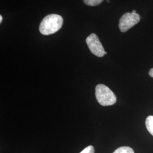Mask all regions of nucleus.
<instances>
[{
  "label": "nucleus",
  "instance_id": "f257e3e1",
  "mask_svg": "<svg viewBox=\"0 0 153 153\" xmlns=\"http://www.w3.org/2000/svg\"><path fill=\"white\" fill-rule=\"evenodd\" d=\"M64 22L62 16L51 14L45 16L39 26V31L44 35H49L57 32L62 27Z\"/></svg>",
  "mask_w": 153,
  "mask_h": 153
},
{
  "label": "nucleus",
  "instance_id": "f03ea898",
  "mask_svg": "<svg viewBox=\"0 0 153 153\" xmlns=\"http://www.w3.org/2000/svg\"><path fill=\"white\" fill-rule=\"evenodd\" d=\"M95 97L99 103L103 106L114 105L117 100L115 94L103 84H99L96 86Z\"/></svg>",
  "mask_w": 153,
  "mask_h": 153
},
{
  "label": "nucleus",
  "instance_id": "7ed1b4c3",
  "mask_svg": "<svg viewBox=\"0 0 153 153\" xmlns=\"http://www.w3.org/2000/svg\"><path fill=\"white\" fill-rule=\"evenodd\" d=\"M140 21V16L138 13H126L119 20V27L122 33H126L136 25Z\"/></svg>",
  "mask_w": 153,
  "mask_h": 153
},
{
  "label": "nucleus",
  "instance_id": "20e7f679",
  "mask_svg": "<svg viewBox=\"0 0 153 153\" xmlns=\"http://www.w3.org/2000/svg\"><path fill=\"white\" fill-rule=\"evenodd\" d=\"M86 42L93 55L98 57H102L107 54L99 39L98 36L95 33H91L86 39Z\"/></svg>",
  "mask_w": 153,
  "mask_h": 153
},
{
  "label": "nucleus",
  "instance_id": "39448f33",
  "mask_svg": "<svg viewBox=\"0 0 153 153\" xmlns=\"http://www.w3.org/2000/svg\"><path fill=\"white\" fill-rule=\"evenodd\" d=\"M145 124L148 131L153 136V116H149L146 119Z\"/></svg>",
  "mask_w": 153,
  "mask_h": 153
},
{
  "label": "nucleus",
  "instance_id": "423d86ee",
  "mask_svg": "<svg viewBox=\"0 0 153 153\" xmlns=\"http://www.w3.org/2000/svg\"><path fill=\"white\" fill-rule=\"evenodd\" d=\"M113 153H134V150L128 146H122L117 149Z\"/></svg>",
  "mask_w": 153,
  "mask_h": 153
},
{
  "label": "nucleus",
  "instance_id": "0eeeda50",
  "mask_svg": "<svg viewBox=\"0 0 153 153\" xmlns=\"http://www.w3.org/2000/svg\"><path fill=\"white\" fill-rule=\"evenodd\" d=\"M83 2L88 6H95L100 4L103 0H83Z\"/></svg>",
  "mask_w": 153,
  "mask_h": 153
},
{
  "label": "nucleus",
  "instance_id": "6e6552de",
  "mask_svg": "<svg viewBox=\"0 0 153 153\" xmlns=\"http://www.w3.org/2000/svg\"><path fill=\"white\" fill-rule=\"evenodd\" d=\"M95 150L93 146H88V147L84 149L80 153H94Z\"/></svg>",
  "mask_w": 153,
  "mask_h": 153
},
{
  "label": "nucleus",
  "instance_id": "1a4fd4ad",
  "mask_svg": "<svg viewBox=\"0 0 153 153\" xmlns=\"http://www.w3.org/2000/svg\"><path fill=\"white\" fill-rule=\"evenodd\" d=\"M149 74L150 76L153 78V68L150 70V71L149 72Z\"/></svg>",
  "mask_w": 153,
  "mask_h": 153
},
{
  "label": "nucleus",
  "instance_id": "9d476101",
  "mask_svg": "<svg viewBox=\"0 0 153 153\" xmlns=\"http://www.w3.org/2000/svg\"><path fill=\"white\" fill-rule=\"evenodd\" d=\"M2 19H3V18H2V16L1 15L0 16V23H2Z\"/></svg>",
  "mask_w": 153,
  "mask_h": 153
},
{
  "label": "nucleus",
  "instance_id": "9b49d317",
  "mask_svg": "<svg viewBox=\"0 0 153 153\" xmlns=\"http://www.w3.org/2000/svg\"><path fill=\"white\" fill-rule=\"evenodd\" d=\"M133 13H137V11H136V10H133V11H132Z\"/></svg>",
  "mask_w": 153,
  "mask_h": 153
},
{
  "label": "nucleus",
  "instance_id": "f8f14e48",
  "mask_svg": "<svg viewBox=\"0 0 153 153\" xmlns=\"http://www.w3.org/2000/svg\"><path fill=\"white\" fill-rule=\"evenodd\" d=\"M106 2H108V3H109V0H107V1H106Z\"/></svg>",
  "mask_w": 153,
  "mask_h": 153
}]
</instances>
